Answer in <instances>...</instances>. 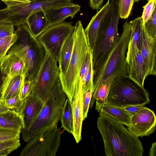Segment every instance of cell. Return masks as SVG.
<instances>
[{
    "label": "cell",
    "mask_w": 156,
    "mask_h": 156,
    "mask_svg": "<svg viewBox=\"0 0 156 156\" xmlns=\"http://www.w3.org/2000/svg\"><path fill=\"white\" fill-rule=\"evenodd\" d=\"M3 102L8 109L14 110L21 115L24 102L20 99L19 95L5 100Z\"/></svg>",
    "instance_id": "cell-29"
},
{
    "label": "cell",
    "mask_w": 156,
    "mask_h": 156,
    "mask_svg": "<svg viewBox=\"0 0 156 156\" xmlns=\"http://www.w3.org/2000/svg\"><path fill=\"white\" fill-rule=\"evenodd\" d=\"M144 105H136L126 106L122 107L132 116L140 110L142 109L144 106Z\"/></svg>",
    "instance_id": "cell-39"
},
{
    "label": "cell",
    "mask_w": 156,
    "mask_h": 156,
    "mask_svg": "<svg viewBox=\"0 0 156 156\" xmlns=\"http://www.w3.org/2000/svg\"><path fill=\"white\" fill-rule=\"evenodd\" d=\"M80 5L72 3L47 10L45 12L50 26L63 22L67 17H70L72 19L80 11Z\"/></svg>",
    "instance_id": "cell-17"
},
{
    "label": "cell",
    "mask_w": 156,
    "mask_h": 156,
    "mask_svg": "<svg viewBox=\"0 0 156 156\" xmlns=\"http://www.w3.org/2000/svg\"><path fill=\"white\" fill-rule=\"evenodd\" d=\"M134 0H119V9L120 18L126 19L131 13Z\"/></svg>",
    "instance_id": "cell-31"
},
{
    "label": "cell",
    "mask_w": 156,
    "mask_h": 156,
    "mask_svg": "<svg viewBox=\"0 0 156 156\" xmlns=\"http://www.w3.org/2000/svg\"><path fill=\"white\" fill-rule=\"evenodd\" d=\"M57 127L39 134L28 142L20 156H55L61 143V128Z\"/></svg>",
    "instance_id": "cell-8"
},
{
    "label": "cell",
    "mask_w": 156,
    "mask_h": 156,
    "mask_svg": "<svg viewBox=\"0 0 156 156\" xmlns=\"http://www.w3.org/2000/svg\"><path fill=\"white\" fill-rule=\"evenodd\" d=\"M0 127L21 130L23 128L22 117L19 113L10 109L0 114Z\"/></svg>",
    "instance_id": "cell-24"
},
{
    "label": "cell",
    "mask_w": 156,
    "mask_h": 156,
    "mask_svg": "<svg viewBox=\"0 0 156 156\" xmlns=\"http://www.w3.org/2000/svg\"><path fill=\"white\" fill-rule=\"evenodd\" d=\"M140 0H134V2H138L139 1H140Z\"/></svg>",
    "instance_id": "cell-45"
},
{
    "label": "cell",
    "mask_w": 156,
    "mask_h": 156,
    "mask_svg": "<svg viewBox=\"0 0 156 156\" xmlns=\"http://www.w3.org/2000/svg\"><path fill=\"white\" fill-rule=\"evenodd\" d=\"M149 156H156V142L152 144L151 147L148 153Z\"/></svg>",
    "instance_id": "cell-42"
},
{
    "label": "cell",
    "mask_w": 156,
    "mask_h": 156,
    "mask_svg": "<svg viewBox=\"0 0 156 156\" xmlns=\"http://www.w3.org/2000/svg\"><path fill=\"white\" fill-rule=\"evenodd\" d=\"M104 0H90L89 4L91 8L98 10L102 7Z\"/></svg>",
    "instance_id": "cell-41"
},
{
    "label": "cell",
    "mask_w": 156,
    "mask_h": 156,
    "mask_svg": "<svg viewBox=\"0 0 156 156\" xmlns=\"http://www.w3.org/2000/svg\"><path fill=\"white\" fill-rule=\"evenodd\" d=\"M15 32L14 26L11 23L0 20V38L12 35Z\"/></svg>",
    "instance_id": "cell-38"
},
{
    "label": "cell",
    "mask_w": 156,
    "mask_h": 156,
    "mask_svg": "<svg viewBox=\"0 0 156 156\" xmlns=\"http://www.w3.org/2000/svg\"><path fill=\"white\" fill-rule=\"evenodd\" d=\"M92 65V60L90 64L88 70L84 76L83 82V93L85 92L89 88H91L93 89V70Z\"/></svg>",
    "instance_id": "cell-36"
},
{
    "label": "cell",
    "mask_w": 156,
    "mask_h": 156,
    "mask_svg": "<svg viewBox=\"0 0 156 156\" xmlns=\"http://www.w3.org/2000/svg\"><path fill=\"white\" fill-rule=\"evenodd\" d=\"M115 78L113 77L108 78L98 88L93 91L89 108H91L93 106L95 100L98 103H107L111 84Z\"/></svg>",
    "instance_id": "cell-25"
},
{
    "label": "cell",
    "mask_w": 156,
    "mask_h": 156,
    "mask_svg": "<svg viewBox=\"0 0 156 156\" xmlns=\"http://www.w3.org/2000/svg\"><path fill=\"white\" fill-rule=\"evenodd\" d=\"M17 38V36L15 32L12 35L0 38V62Z\"/></svg>",
    "instance_id": "cell-27"
},
{
    "label": "cell",
    "mask_w": 156,
    "mask_h": 156,
    "mask_svg": "<svg viewBox=\"0 0 156 156\" xmlns=\"http://www.w3.org/2000/svg\"><path fill=\"white\" fill-rule=\"evenodd\" d=\"M110 0H108L105 5L99 10H97L96 13L93 16L84 30L89 48L92 55L100 23L108 8Z\"/></svg>",
    "instance_id": "cell-18"
},
{
    "label": "cell",
    "mask_w": 156,
    "mask_h": 156,
    "mask_svg": "<svg viewBox=\"0 0 156 156\" xmlns=\"http://www.w3.org/2000/svg\"><path fill=\"white\" fill-rule=\"evenodd\" d=\"M156 0H149L143 7V11L141 17L143 24L147 23L156 8Z\"/></svg>",
    "instance_id": "cell-34"
},
{
    "label": "cell",
    "mask_w": 156,
    "mask_h": 156,
    "mask_svg": "<svg viewBox=\"0 0 156 156\" xmlns=\"http://www.w3.org/2000/svg\"><path fill=\"white\" fill-rule=\"evenodd\" d=\"M21 130L0 127V142L11 140L19 139Z\"/></svg>",
    "instance_id": "cell-30"
},
{
    "label": "cell",
    "mask_w": 156,
    "mask_h": 156,
    "mask_svg": "<svg viewBox=\"0 0 156 156\" xmlns=\"http://www.w3.org/2000/svg\"><path fill=\"white\" fill-rule=\"evenodd\" d=\"M67 96L59 78L52 88L37 118L26 130H21L23 140L28 142L41 133L57 127Z\"/></svg>",
    "instance_id": "cell-3"
},
{
    "label": "cell",
    "mask_w": 156,
    "mask_h": 156,
    "mask_svg": "<svg viewBox=\"0 0 156 156\" xmlns=\"http://www.w3.org/2000/svg\"><path fill=\"white\" fill-rule=\"evenodd\" d=\"M74 38L73 32L66 39L61 48L58 62L59 77L63 76L68 67L72 53Z\"/></svg>",
    "instance_id": "cell-23"
},
{
    "label": "cell",
    "mask_w": 156,
    "mask_h": 156,
    "mask_svg": "<svg viewBox=\"0 0 156 156\" xmlns=\"http://www.w3.org/2000/svg\"><path fill=\"white\" fill-rule=\"evenodd\" d=\"M4 76L2 73L0 67V97L2 93L3 79Z\"/></svg>",
    "instance_id": "cell-44"
},
{
    "label": "cell",
    "mask_w": 156,
    "mask_h": 156,
    "mask_svg": "<svg viewBox=\"0 0 156 156\" xmlns=\"http://www.w3.org/2000/svg\"><path fill=\"white\" fill-rule=\"evenodd\" d=\"M82 85L78 83L75 95L71 102L73 119V136L77 143L82 139L81 129L83 119Z\"/></svg>",
    "instance_id": "cell-14"
},
{
    "label": "cell",
    "mask_w": 156,
    "mask_h": 156,
    "mask_svg": "<svg viewBox=\"0 0 156 156\" xmlns=\"http://www.w3.org/2000/svg\"><path fill=\"white\" fill-rule=\"evenodd\" d=\"M44 104L39 97L32 93L25 98L20 115L23 124V128L21 130H26L29 127L37 117Z\"/></svg>",
    "instance_id": "cell-13"
},
{
    "label": "cell",
    "mask_w": 156,
    "mask_h": 156,
    "mask_svg": "<svg viewBox=\"0 0 156 156\" xmlns=\"http://www.w3.org/2000/svg\"><path fill=\"white\" fill-rule=\"evenodd\" d=\"M24 77L20 86L19 94L20 99L24 102L25 98L32 93L33 89V81L25 80Z\"/></svg>",
    "instance_id": "cell-32"
},
{
    "label": "cell",
    "mask_w": 156,
    "mask_h": 156,
    "mask_svg": "<svg viewBox=\"0 0 156 156\" xmlns=\"http://www.w3.org/2000/svg\"><path fill=\"white\" fill-rule=\"evenodd\" d=\"M150 102L149 93L144 87L128 76L116 78L112 83L107 103L123 107L144 105Z\"/></svg>",
    "instance_id": "cell-7"
},
{
    "label": "cell",
    "mask_w": 156,
    "mask_h": 156,
    "mask_svg": "<svg viewBox=\"0 0 156 156\" xmlns=\"http://www.w3.org/2000/svg\"><path fill=\"white\" fill-rule=\"evenodd\" d=\"M20 146L19 139L0 142V156H5L17 149Z\"/></svg>",
    "instance_id": "cell-28"
},
{
    "label": "cell",
    "mask_w": 156,
    "mask_h": 156,
    "mask_svg": "<svg viewBox=\"0 0 156 156\" xmlns=\"http://www.w3.org/2000/svg\"><path fill=\"white\" fill-rule=\"evenodd\" d=\"M132 30L131 37L126 53L127 64L131 62L136 54L140 51L142 45V21L139 17L131 21Z\"/></svg>",
    "instance_id": "cell-15"
},
{
    "label": "cell",
    "mask_w": 156,
    "mask_h": 156,
    "mask_svg": "<svg viewBox=\"0 0 156 156\" xmlns=\"http://www.w3.org/2000/svg\"><path fill=\"white\" fill-rule=\"evenodd\" d=\"M122 28L117 44L103 57L98 59L93 67V91L109 77L128 76L126 54L131 37V21H126Z\"/></svg>",
    "instance_id": "cell-2"
},
{
    "label": "cell",
    "mask_w": 156,
    "mask_h": 156,
    "mask_svg": "<svg viewBox=\"0 0 156 156\" xmlns=\"http://www.w3.org/2000/svg\"><path fill=\"white\" fill-rule=\"evenodd\" d=\"M26 24L36 38L50 26L45 11L43 10L32 13L27 18Z\"/></svg>",
    "instance_id": "cell-21"
},
{
    "label": "cell",
    "mask_w": 156,
    "mask_h": 156,
    "mask_svg": "<svg viewBox=\"0 0 156 156\" xmlns=\"http://www.w3.org/2000/svg\"><path fill=\"white\" fill-rule=\"evenodd\" d=\"M60 120L61 127L69 133L73 134V119L71 102L66 99L64 104L61 115Z\"/></svg>",
    "instance_id": "cell-26"
},
{
    "label": "cell",
    "mask_w": 156,
    "mask_h": 156,
    "mask_svg": "<svg viewBox=\"0 0 156 156\" xmlns=\"http://www.w3.org/2000/svg\"><path fill=\"white\" fill-rule=\"evenodd\" d=\"M3 2L7 7L16 5H17L29 2L30 0H0Z\"/></svg>",
    "instance_id": "cell-40"
},
{
    "label": "cell",
    "mask_w": 156,
    "mask_h": 156,
    "mask_svg": "<svg viewBox=\"0 0 156 156\" xmlns=\"http://www.w3.org/2000/svg\"><path fill=\"white\" fill-rule=\"evenodd\" d=\"M72 53L67 70L64 75L59 78L62 89L71 102L75 95L82 64L89 49L87 38L81 22L77 21L73 32Z\"/></svg>",
    "instance_id": "cell-5"
},
{
    "label": "cell",
    "mask_w": 156,
    "mask_h": 156,
    "mask_svg": "<svg viewBox=\"0 0 156 156\" xmlns=\"http://www.w3.org/2000/svg\"><path fill=\"white\" fill-rule=\"evenodd\" d=\"M97 123L106 156L143 155L142 143L124 124L103 112L99 113Z\"/></svg>",
    "instance_id": "cell-1"
},
{
    "label": "cell",
    "mask_w": 156,
    "mask_h": 156,
    "mask_svg": "<svg viewBox=\"0 0 156 156\" xmlns=\"http://www.w3.org/2000/svg\"><path fill=\"white\" fill-rule=\"evenodd\" d=\"M92 60V53L89 49L86 54L80 71L78 82L81 83L82 85L84 76L87 72L90 64Z\"/></svg>",
    "instance_id": "cell-35"
},
{
    "label": "cell",
    "mask_w": 156,
    "mask_h": 156,
    "mask_svg": "<svg viewBox=\"0 0 156 156\" xmlns=\"http://www.w3.org/2000/svg\"><path fill=\"white\" fill-rule=\"evenodd\" d=\"M9 110L4 105L3 102L1 101L0 98V114L5 112Z\"/></svg>",
    "instance_id": "cell-43"
},
{
    "label": "cell",
    "mask_w": 156,
    "mask_h": 156,
    "mask_svg": "<svg viewBox=\"0 0 156 156\" xmlns=\"http://www.w3.org/2000/svg\"><path fill=\"white\" fill-rule=\"evenodd\" d=\"M15 33L17 39L7 53H15L21 58L25 66V80L33 81L44 60L46 50L33 35L27 24L18 27Z\"/></svg>",
    "instance_id": "cell-4"
},
{
    "label": "cell",
    "mask_w": 156,
    "mask_h": 156,
    "mask_svg": "<svg viewBox=\"0 0 156 156\" xmlns=\"http://www.w3.org/2000/svg\"><path fill=\"white\" fill-rule=\"evenodd\" d=\"M127 67L128 76L140 85L144 87L146 78L140 51L136 54L133 61L127 64Z\"/></svg>",
    "instance_id": "cell-22"
},
{
    "label": "cell",
    "mask_w": 156,
    "mask_h": 156,
    "mask_svg": "<svg viewBox=\"0 0 156 156\" xmlns=\"http://www.w3.org/2000/svg\"><path fill=\"white\" fill-rule=\"evenodd\" d=\"M74 29L71 22H63L50 26L37 38L49 52L58 60L64 42Z\"/></svg>",
    "instance_id": "cell-10"
},
{
    "label": "cell",
    "mask_w": 156,
    "mask_h": 156,
    "mask_svg": "<svg viewBox=\"0 0 156 156\" xmlns=\"http://www.w3.org/2000/svg\"><path fill=\"white\" fill-rule=\"evenodd\" d=\"M93 91V89L90 88L83 93L82 104L83 121L87 117L89 105Z\"/></svg>",
    "instance_id": "cell-37"
},
{
    "label": "cell",
    "mask_w": 156,
    "mask_h": 156,
    "mask_svg": "<svg viewBox=\"0 0 156 156\" xmlns=\"http://www.w3.org/2000/svg\"><path fill=\"white\" fill-rule=\"evenodd\" d=\"M142 45L140 50L142 56L145 77L156 75V39L147 35L144 25L142 27Z\"/></svg>",
    "instance_id": "cell-12"
},
{
    "label": "cell",
    "mask_w": 156,
    "mask_h": 156,
    "mask_svg": "<svg viewBox=\"0 0 156 156\" xmlns=\"http://www.w3.org/2000/svg\"><path fill=\"white\" fill-rule=\"evenodd\" d=\"M119 1L111 0L100 23L92 55L93 67L97 59L103 57L119 39L118 28L120 18Z\"/></svg>",
    "instance_id": "cell-6"
},
{
    "label": "cell",
    "mask_w": 156,
    "mask_h": 156,
    "mask_svg": "<svg viewBox=\"0 0 156 156\" xmlns=\"http://www.w3.org/2000/svg\"><path fill=\"white\" fill-rule=\"evenodd\" d=\"M0 67L2 73L5 76H25V64L15 53L11 52L6 55L0 62Z\"/></svg>",
    "instance_id": "cell-16"
},
{
    "label": "cell",
    "mask_w": 156,
    "mask_h": 156,
    "mask_svg": "<svg viewBox=\"0 0 156 156\" xmlns=\"http://www.w3.org/2000/svg\"><path fill=\"white\" fill-rule=\"evenodd\" d=\"M144 25L148 36L152 39H156V8L148 21Z\"/></svg>",
    "instance_id": "cell-33"
},
{
    "label": "cell",
    "mask_w": 156,
    "mask_h": 156,
    "mask_svg": "<svg viewBox=\"0 0 156 156\" xmlns=\"http://www.w3.org/2000/svg\"><path fill=\"white\" fill-rule=\"evenodd\" d=\"M95 109L98 112H103L108 115L127 127L129 125L131 116L122 108L107 103L96 102Z\"/></svg>",
    "instance_id": "cell-20"
},
{
    "label": "cell",
    "mask_w": 156,
    "mask_h": 156,
    "mask_svg": "<svg viewBox=\"0 0 156 156\" xmlns=\"http://www.w3.org/2000/svg\"><path fill=\"white\" fill-rule=\"evenodd\" d=\"M24 76L20 75L4 76L0 98L3 101L19 95L21 83Z\"/></svg>",
    "instance_id": "cell-19"
},
{
    "label": "cell",
    "mask_w": 156,
    "mask_h": 156,
    "mask_svg": "<svg viewBox=\"0 0 156 156\" xmlns=\"http://www.w3.org/2000/svg\"><path fill=\"white\" fill-rule=\"evenodd\" d=\"M57 60L46 50L45 55L35 79L33 81L31 93L39 97L44 102L59 78Z\"/></svg>",
    "instance_id": "cell-9"
},
{
    "label": "cell",
    "mask_w": 156,
    "mask_h": 156,
    "mask_svg": "<svg viewBox=\"0 0 156 156\" xmlns=\"http://www.w3.org/2000/svg\"><path fill=\"white\" fill-rule=\"evenodd\" d=\"M156 116L154 111L145 107L132 115L127 129L137 138L148 136L154 132Z\"/></svg>",
    "instance_id": "cell-11"
}]
</instances>
